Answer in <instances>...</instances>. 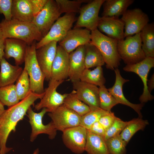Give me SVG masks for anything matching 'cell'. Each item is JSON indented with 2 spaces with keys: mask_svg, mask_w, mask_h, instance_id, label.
<instances>
[{
  "mask_svg": "<svg viewBox=\"0 0 154 154\" xmlns=\"http://www.w3.org/2000/svg\"><path fill=\"white\" fill-rule=\"evenodd\" d=\"M45 92L38 94L30 90L25 98L5 110L0 117V154H6L12 149L6 146L10 133L15 131L17 123L23 119L29 108L34 106L35 102L41 100Z\"/></svg>",
  "mask_w": 154,
  "mask_h": 154,
  "instance_id": "obj_1",
  "label": "cell"
},
{
  "mask_svg": "<svg viewBox=\"0 0 154 154\" xmlns=\"http://www.w3.org/2000/svg\"><path fill=\"white\" fill-rule=\"evenodd\" d=\"M0 23L3 33L5 39H19L29 45L35 41H39L42 38L38 29L33 22L12 19L9 21L3 19Z\"/></svg>",
  "mask_w": 154,
  "mask_h": 154,
  "instance_id": "obj_2",
  "label": "cell"
},
{
  "mask_svg": "<svg viewBox=\"0 0 154 154\" xmlns=\"http://www.w3.org/2000/svg\"><path fill=\"white\" fill-rule=\"evenodd\" d=\"M90 43L99 50L107 68L112 70L117 68L120 59L117 50L118 40L105 35L96 29L91 32Z\"/></svg>",
  "mask_w": 154,
  "mask_h": 154,
  "instance_id": "obj_3",
  "label": "cell"
},
{
  "mask_svg": "<svg viewBox=\"0 0 154 154\" xmlns=\"http://www.w3.org/2000/svg\"><path fill=\"white\" fill-rule=\"evenodd\" d=\"M36 43L34 41L27 45L24 58V69L27 71L30 82V90L37 94L44 93V82L45 76L37 60L36 56Z\"/></svg>",
  "mask_w": 154,
  "mask_h": 154,
  "instance_id": "obj_4",
  "label": "cell"
},
{
  "mask_svg": "<svg viewBox=\"0 0 154 154\" xmlns=\"http://www.w3.org/2000/svg\"><path fill=\"white\" fill-rule=\"evenodd\" d=\"M118 40L117 50L121 59L127 65L138 63L145 58L142 48L140 32Z\"/></svg>",
  "mask_w": 154,
  "mask_h": 154,
  "instance_id": "obj_5",
  "label": "cell"
},
{
  "mask_svg": "<svg viewBox=\"0 0 154 154\" xmlns=\"http://www.w3.org/2000/svg\"><path fill=\"white\" fill-rule=\"evenodd\" d=\"M76 18L75 13H66L54 23L47 34L36 43V49L52 41H61L70 30Z\"/></svg>",
  "mask_w": 154,
  "mask_h": 154,
  "instance_id": "obj_6",
  "label": "cell"
},
{
  "mask_svg": "<svg viewBox=\"0 0 154 154\" xmlns=\"http://www.w3.org/2000/svg\"><path fill=\"white\" fill-rule=\"evenodd\" d=\"M61 14L56 1L48 0L42 10L34 17L32 22L43 38Z\"/></svg>",
  "mask_w": 154,
  "mask_h": 154,
  "instance_id": "obj_7",
  "label": "cell"
},
{
  "mask_svg": "<svg viewBox=\"0 0 154 154\" xmlns=\"http://www.w3.org/2000/svg\"><path fill=\"white\" fill-rule=\"evenodd\" d=\"M105 0H91L81 7L74 28L84 27L91 32L97 29L99 11Z\"/></svg>",
  "mask_w": 154,
  "mask_h": 154,
  "instance_id": "obj_8",
  "label": "cell"
},
{
  "mask_svg": "<svg viewBox=\"0 0 154 154\" xmlns=\"http://www.w3.org/2000/svg\"><path fill=\"white\" fill-rule=\"evenodd\" d=\"M64 81L50 79L48 87L45 90L44 96L40 102L34 106L35 110L38 111L45 108L47 112H52L63 104L68 94H60L57 91L56 89Z\"/></svg>",
  "mask_w": 154,
  "mask_h": 154,
  "instance_id": "obj_9",
  "label": "cell"
},
{
  "mask_svg": "<svg viewBox=\"0 0 154 154\" xmlns=\"http://www.w3.org/2000/svg\"><path fill=\"white\" fill-rule=\"evenodd\" d=\"M121 19L124 23L125 38L140 33L149 21L147 14L139 8L127 9Z\"/></svg>",
  "mask_w": 154,
  "mask_h": 154,
  "instance_id": "obj_10",
  "label": "cell"
},
{
  "mask_svg": "<svg viewBox=\"0 0 154 154\" xmlns=\"http://www.w3.org/2000/svg\"><path fill=\"white\" fill-rule=\"evenodd\" d=\"M48 115L57 130L62 132L67 129L80 125L81 116L63 104L54 111L49 113Z\"/></svg>",
  "mask_w": 154,
  "mask_h": 154,
  "instance_id": "obj_11",
  "label": "cell"
},
{
  "mask_svg": "<svg viewBox=\"0 0 154 154\" xmlns=\"http://www.w3.org/2000/svg\"><path fill=\"white\" fill-rule=\"evenodd\" d=\"M46 112L47 110L45 108H42L38 113L35 112L31 107L28 109L27 116L32 128L30 137L31 141H33L38 135L42 133L48 135L50 139H54L56 136L57 130L52 121L46 125L42 123V118Z\"/></svg>",
  "mask_w": 154,
  "mask_h": 154,
  "instance_id": "obj_12",
  "label": "cell"
},
{
  "mask_svg": "<svg viewBox=\"0 0 154 154\" xmlns=\"http://www.w3.org/2000/svg\"><path fill=\"white\" fill-rule=\"evenodd\" d=\"M154 67V58L146 57L142 60L135 64L126 65L124 70L134 72L141 78L143 84V92L139 98L141 103L144 104L154 99V96L149 93L147 86V77L151 69Z\"/></svg>",
  "mask_w": 154,
  "mask_h": 154,
  "instance_id": "obj_13",
  "label": "cell"
},
{
  "mask_svg": "<svg viewBox=\"0 0 154 154\" xmlns=\"http://www.w3.org/2000/svg\"><path fill=\"white\" fill-rule=\"evenodd\" d=\"M62 138L66 146L72 152L80 154L85 151L87 129L80 125L62 131Z\"/></svg>",
  "mask_w": 154,
  "mask_h": 154,
  "instance_id": "obj_14",
  "label": "cell"
},
{
  "mask_svg": "<svg viewBox=\"0 0 154 154\" xmlns=\"http://www.w3.org/2000/svg\"><path fill=\"white\" fill-rule=\"evenodd\" d=\"M91 31L85 28H74L70 30L59 45L68 54L78 47L84 46L91 40Z\"/></svg>",
  "mask_w": 154,
  "mask_h": 154,
  "instance_id": "obj_15",
  "label": "cell"
},
{
  "mask_svg": "<svg viewBox=\"0 0 154 154\" xmlns=\"http://www.w3.org/2000/svg\"><path fill=\"white\" fill-rule=\"evenodd\" d=\"M76 97L90 109L100 108L99 88L97 86L80 80L72 83Z\"/></svg>",
  "mask_w": 154,
  "mask_h": 154,
  "instance_id": "obj_16",
  "label": "cell"
},
{
  "mask_svg": "<svg viewBox=\"0 0 154 154\" xmlns=\"http://www.w3.org/2000/svg\"><path fill=\"white\" fill-rule=\"evenodd\" d=\"M57 43L52 41L36 50L37 61L47 80L51 79V68L56 54Z\"/></svg>",
  "mask_w": 154,
  "mask_h": 154,
  "instance_id": "obj_17",
  "label": "cell"
},
{
  "mask_svg": "<svg viewBox=\"0 0 154 154\" xmlns=\"http://www.w3.org/2000/svg\"><path fill=\"white\" fill-rule=\"evenodd\" d=\"M107 36L117 40L124 39V23L117 17H100L97 29Z\"/></svg>",
  "mask_w": 154,
  "mask_h": 154,
  "instance_id": "obj_18",
  "label": "cell"
},
{
  "mask_svg": "<svg viewBox=\"0 0 154 154\" xmlns=\"http://www.w3.org/2000/svg\"><path fill=\"white\" fill-rule=\"evenodd\" d=\"M69 54L60 46H57L56 54L51 70V79L57 81L64 80L68 77Z\"/></svg>",
  "mask_w": 154,
  "mask_h": 154,
  "instance_id": "obj_19",
  "label": "cell"
},
{
  "mask_svg": "<svg viewBox=\"0 0 154 154\" xmlns=\"http://www.w3.org/2000/svg\"><path fill=\"white\" fill-rule=\"evenodd\" d=\"M114 71L116 75V80L113 86L108 89V91L114 98L119 104L126 105L133 109L138 114L139 117H142L141 110L144 106L143 104H134L129 101L124 96L123 92V86L124 84L129 81V80L125 79L121 76L119 70L117 68Z\"/></svg>",
  "mask_w": 154,
  "mask_h": 154,
  "instance_id": "obj_20",
  "label": "cell"
},
{
  "mask_svg": "<svg viewBox=\"0 0 154 154\" xmlns=\"http://www.w3.org/2000/svg\"><path fill=\"white\" fill-rule=\"evenodd\" d=\"M85 56L84 45L78 47L69 54L68 77L72 83L80 80L81 75L85 69Z\"/></svg>",
  "mask_w": 154,
  "mask_h": 154,
  "instance_id": "obj_21",
  "label": "cell"
},
{
  "mask_svg": "<svg viewBox=\"0 0 154 154\" xmlns=\"http://www.w3.org/2000/svg\"><path fill=\"white\" fill-rule=\"evenodd\" d=\"M27 44L24 41L13 38L5 39L4 57L9 59L13 58L16 65L19 66L24 62Z\"/></svg>",
  "mask_w": 154,
  "mask_h": 154,
  "instance_id": "obj_22",
  "label": "cell"
},
{
  "mask_svg": "<svg viewBox=\"0 0 154 154\" xmlns=\"http://www.w3.org/2000/svg\"><path fill=\"white\" fill-rule=\"evenodd\" d=\"M0 88L14 84L23 69L19 66L13 65L4 57L0 60Z\"/></svg>",
  "mask_w": 154,
  "mask_h": 154,
  "instance_id": "obj_23",
  "label": "cell"
},
{
  "mask_svg": "<svg viewBox=\"0 0 154 154\" xmlns=\"http://www.w3.org/2000/svg\"><path fill=\"white\" fill-rule=\"evenodd\" d=\"M134 0H105L102 4V17H117L122 15Z\"/></svg>",
  "mask_w": 154,
  "mask_h": 154,
  "instance_id": "obj_24",
  "label": "cell"
},
{
  "mask_svg": "<svg viewBox=\"0 0 154 154\" xmlns=\"http://www.w3.org/2000/svg\"><path fill=\"white\" fill-rule=\"evenodd\" d=\"M12 19L32 22L34 18L29 0H13Z\"/></svg>",
  "mask_w": 154,
  "mask_h": 154,
  "instance_id": "obj_25",
  "label": "cell"
},
{
  "mask_svg": "<svg viewBox=\"0 0 154 154\" xmlns=\"http://www.w3.org/2000/svg\"><path fill=\"white\" fill-rule=\"evenodd\" d=\"M85 151L88 154H110L103 137L88 129Z\"/></svg>",
  "mask_w": 154,
  "mask_h": 154,
  "instance_id": "obj_26",
  "label": "cell"
},
{
  "mask_svg": "<svg viewBox=\"0 0 154 154\" xmlns=\"http://www.w3.org/2000/svg\"><path fill=\"white\" fill-rule=\"evenodd\" d=\"M142 48L146 57L154 58V23L147 24L140 32Z\"/></svg>",
  "mask_w": 154,
  "mask_h": 154,
  "instance_id": "obj_27",
  "label": "cell"
},
{
  "mask_svg": "<svg viewBox=\"0 0 154 154\" xmlns=\"http://www.w3.org/2000/svg\"><path fill=\"white\" fill-rule=\"evenodd\" d=\"M85 66L86 69L102 66L105 63L104 58L98 48L90 42L84 45Z\"/></svg>",
  "mask_w": 154,
  "mask_h": 154,
  "instance_id": "obj_28",
  "label": "cell"
},
{
  "mask_svg": "<svg viewBox=\"0 0 154 154\" xmlns=\"http://www.w3.org/2000/svg\"><path fill=\"white\" fill-rule=\"evenodd\" d=\"M80 80L99 87L104 85L106 79L102 66L96 67L92 70L85 68L80 77Z\"/></svg>",
  "mask_w": 154,
  "mask_h": 154,
  "instance_id": "obj_29",
  "label": "cell"
},
{
  "mask_svg": "<svg viewBox=\"0 0 154 154\" xmlns=\"http://www.w3.org/2000/svg\"><path fill=\"white\" fill-rule=\"evenodd\" d=\"M63 105L66 108L74 111L81 116L89 112L90 107L78 99L74 90L68 94L64 99Z\"/></svg>",
  "mask_w": 154,
  "mask_h": 154,
  "instance_id": "obj_30",
  "label": "cell"
},
{
  "mask_svg": "<svg viewBox=\"0 0 154 154\" xmlns=\"http://www.w3.org/2000/svg\"><path fill=\"white\" fill-rule=\"evenodd\" d=\"M149 124L147 120L138 117L132 119L122 131L120 135L127 144L135 134L139 130H143Z\"/></svg>",
  "mask_w": 154,
  "mask_h": 154,
  "instance_id": "obj_31",
  "label": "cell"
},
{
  "mask_svg": "<svg viewBox=\"0 0 154 154\" xmlns=\"http://www.w3.org/2000/svg\"><path fill=\"white\" fill-rule=\"evenodd\" d=\"M19 101L15 84L0 88V102L4 106L10 107L17 104Z\"/></svg>",
  "mask_w": 154,
  "mask_h": 154,
  "instance_id": "obj_32",
  "label": "cell"
},
{
  "mask_svg": "<svg viewBox=\"0 0 154 154\" xmlns=\"http://www.w3.org/2000/svg\"><path fill=\"white\" fill-rule=\"evenodd\" d=\"M90 111L81 117L80 125L89 129L94 123L99 121L103 116L108 114L109 112L100 108L90 109Z\"/></svg>",
  "mask_w": 154,
  "mask_h": 154,
  "instance_id": "obj_33",
  "label": "cell"
},
{
  "mask_svg": "<svg viewBox=\"0 0 154 154\" xmlns=\"http://www.w3.org/2000/svg\"><path fill=\"white\" fill-rule=\"evenodd\" d=\"M100 108L110 112L111 109L119 104L104 85L99 88Z\"/></svg>",
  "mask_w": 154,
  "mask_h": 154,
  "instance_id": "obj_34",
  "label": "cell"
},
{
  "mask_svg": "<svg viewBox=\"0 0 154 154\" xmlns=\"http://www.w3.org/2000/svg\"><path fill=\"white\" fill-rule=\"evenodd\" d=\"M15 85L16 93L19 100H21L27 96L30 90L29 76L26 70L24 69Z\"/></svg>",
  "mask_w": 154,
  "mask_h": 154,
  "instance_id": "obj_35",
  "label": "cell"
},
{
  "mask_svg": "<svg viewBox=\"0 0 154 154\" xmlns=\"http://www.w3.org/2000/svg\"><path fill=\"white\" fill-rule=\"evenodd\" d=\"M108 150L111 154H126L127 144L119 135L105 140Z\"/></svg>",
  "mask_w": 154,
  "mask_h": 154,
  "instance_id": "obj_36",
  "label": "cell"
},
{
  "mask_svg": "<svg viewBox=\"0 0 154 154\" xmlns=\"http://www.w3.org/2000/svg\"><path fill=\"white\" fill-rule=\"evenodd\" d=\"M61 14L75 13L79 12L82 4L88 3L90 0H55Z\"/></svg>",
  "mask_w": 154,
  "mask_h": 154,
  "instance_id": "obj_37",
  "label": "cell"
},
{
  "mask_svg": "<svg viewBox=\"0 0 154 154\" xmlns=\"http://www.w3.org/2000/svg\"><path fill=\"white\" fill-rule=\"evenodd\" d=\"M132 121H123L117 117L111 126L106 131L104 137L105 140L114 136L119 135L125 127Z\"/></svg>",
  "mask_w": 154,
  "mask_h": 154,
  "instance_id": "obj_38",
  "label": "cell"
},
{
  "mask_svg": "<svg viewBox=\"0 0 154 154\" xmlns=\"http://www.w3.org/2000/svg\"><path fill=\"white\" fill-rule=\"evenodd\" d=\"M12 0H0V13L4 15L6 21L12 19Z\"/></svg>",
  "mask_w": 154,
  "mask_h": 154,
  "instance_id": "obj_39",
  "label": "cell"
},
{
  "mask_svg": "<svg viewBox=\"0 0 154 154\" xmlns=\"http://www.w3.org/2000/svg\"><path fill=\"white\" fill-rule=\"evenodd\" d=\"M117 118L114 114L111 112L102 116L98 121L106 131L111 126Z\"/></svg>",
  "mask_w": 154,
  "mask_h": 154,
  "instance_id": "obj_40",
  "label": "cell"
},
{
  "mask_svg": "<svg viewBox=\"0 0 154 154\" xmlns=\"http://www.w3.org/2000/svg\"><path fill=\"white\" fill-rule=\"evenodd\" d=\"M48 0H29L34 17L43 9Z\"/></svg>",
  "mask_w": 154,
  "mask_h": 154,
  "instance_id": "obj_41",
  "label": "cell"
},
{
  "mask_svg": "<svg viewBox=\"0 0 154 154\" xmlns=\"http://www.w3.org/2000/svg\"><path fill=\"white\" fill-rule=\"evenodd\" d=\"M88 130L95 134L102 137L103 138L106 132L104 128L98 121L94 123Z\"/></svg>",
  "mask_w": 154,
  "mask_h": 154,
  "instance_id": "obj_42",
  "label": "cell"
},
{
  "mask_svg": "<svg viewBox=\"0 0 154 154\" xmlns=\"http://www.w3.org/2000/svg\"><path fill=\"white\" fill-rule=\"evenodd\" d=\"M5 38L2 31L0 22V60L4 57V49Z\"/></svg>",
  "mask_w": 154,
  "mask_h": 154,
  "instance_id": "obj_43",
  "label": "cell"
},
{
  "mask_svg": "<svg viewBox=\"0 0 154 154\" xmlns=\"http://www.w3.org/2000/svg\"><path fill=\"white\" fill-rule=\"evenodd\" d=\"M148 90L150 93L154 88V75H152L150 79L148 80L147 82Z\"/></svg>",
  "mask_w": 154,
  "mask_h": 154,
  "instance_id": "obj_44",
  "label": "cell"
},
{
  "mask_svg": "<svg viewBox=\"0 0 154 154\" xmlns=\"http://www.w3.org/2000/svg\"><path fill=\"white\" fill-rule=\"evenodd\" d=\"M5 110L4 108V106L0 102V117Z\"/></svg>",
  "mask_w": 154,
  "mask_h": 154,
  "instance_id": "obj_45",
  "label": "cell"
},
{
  "mask_svg": "<svg viewBox=\"0 0 154 154\" xmlns=\"http://www.w3.org/2000/svg\"><path fill=\"white\" fill-rule=\"evenodd\" d=\"M39 152V150L37 148L34 151L33 154H38Z\"/></svg>",
  "mask_w": 154,
  "mask_h": 154,
  "instance_id": "obj_46",
  "label": "cell"
},
{
  "mask_svg": "<svg viewBox=\"0 0 154 154\" xmlns=\"http://www.w3.org/2000/svg\"></svg>",
  "mask_w": 154,
  "mask_h": 154,
  "instance_id": "obj_47",
  "label": "cell"
}]
</instances>
